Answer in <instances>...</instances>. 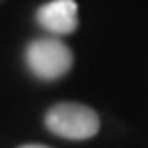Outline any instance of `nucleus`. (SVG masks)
Returning <instances> with one entry per match:
<instances>
[{
	"label": "nucleus",
	"instance_id": "2",
	"mask_svg": "<svg viewBox=\"0 0 148 148\" xmlns=\"http://www.w3.org/2000/svg\"><path fill=\"white\" fill-rule=\"evenodd\" d=\"M29 70L41 80H56L72 68V51L60 39H35L25 49Z\"/></svg>",
	"mask_w": 148,
	"mask_h": 148
},
{
	"label": "nucleus",
	"instance_id": "3",
	"mask_svg": "<svg viewBox=\"0 0 148 148\" xmlns=\"http://www.w3.org/2000/svg\"><path fill=\"white\" fill-rule=\"evenodd\" d=\"M78 6L74 0H51L37 10V23L56 35H68L78 27Z\"/></svg>",
	"mask_w": 148,
	"mask_h": 148
},
{
	"label": "nucleus",
	"instance_id": "1",
	"mask_svg": "<svg viewBox=\"0 0 148 148\" xmlns=\"http://www.w3.org/2000/svg\"><path fill=\"white\" fill-rule=\"evenodd\" d=\"M45 125L56 136L86 140L99 132V115L80 103H58L45 113Z\"/></svg>",
	"mask_w": 148,
	"mask_h": 148
},
{
	"label": "nucleus",
	"instance_id": "4",
	"mask_svg": "<svg viewBox=\"0 0 148 148\" xmlns=\"http://www.w3.org/2000/svg\"><path fill=\"white\" fill-rule=\"evenodd\" d=\"M21 148H49V146H41V144H27V146H21Z\"/></svg>",
	"mask_w": 148,
	"mask_h": 148
}]
</instances>
